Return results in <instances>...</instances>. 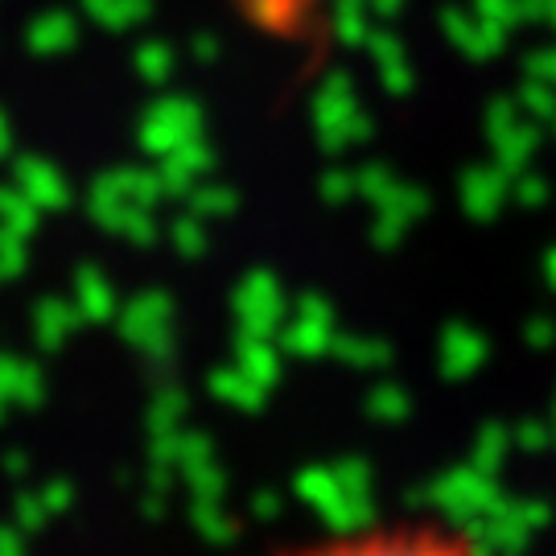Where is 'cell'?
Segmentation results:
<instances>
[{"mask_svg":"<svg viewBox=\"0 0 556 556\" xmlns=\"http://www.w3.org/2000/svg\"><path fill=\"white\" fill-rule=\"evenodd\" d=\"M273 556H482L466 532L441 519H371L326 528L277 548Z\"/></svg>","mask_w":556,"mask_h":556,"instance_id":"obj_1","label":"cell"}]
</instances>
